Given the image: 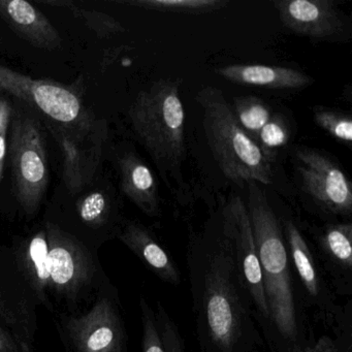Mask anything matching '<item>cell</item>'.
Wrapping results in <instances>:
<instances>
[{"mask_svg":"<svg viewBox=\"0 0 352 352\" xmlns=\"http://www.w3.org/2000/svg\"><path fill=\"white\" fill-rule=\"evenodd\" d=\"M274 6L283 25L294 34L329 40L343 32V16L331 0H279Z\"/></svg>","mask_w":352,"mask_h":352,"instance_id":"15","label":"cell"},{"mask_svg":"<svg viewBox=\"0 0 352 352\" xmlns=\"http://www.w3.org/2000/svg\"><path fill=\"white\" fill-rule=\"evenodd\" d=\"M0 18L32 47L54 51L63 46L58 30L43 12L25 0H0Z\"/></svg>","mask_w":352,"mask_h":352,"instance_id":"17","label":"cell"},{"mask_svg":"<svg viewBox=\"0 0 352 352\" xmlns=\"http://www.w3.org/2000/svg\"><path fill=\"white\" fill-rule=\"evenodd\" d=\"M245 203L269 310L265 344L272 352H300L312 340L309 338L306 313L288 254L282 219L256 183L248 184Z\"/></svg>","mask_w":352,"mask_h":352,"instance_id":"2","label":"cell"},{"mask_svg":"<svg viewBox=\"0 0 352 352\" xmlns=\"http://www.w3.org/2000/svg\"><path fill=\"white\" fill-rule=\"evenodd\" d=\"M127 114L135 137L160 173L178 177L185 155V112L178 83L153 82L138 94Z\"/></svg>","mask_w":352,"mask_h":352,"instance_id":"3","label":"cell"},{"mask_svg":"<svg viewBox=\"0 0 352 352\" xmlns=\"http://www.w3.org/2000/svg\"><path fill=\"white\" fill-rule=\"evenodd\" d=\"M0 92L25 102L43 117L44 122L77 126L96 117L86 108L81 94L74 86L32 79L5 65H0Z\"/></svg>","mask_w":352,"mask_h":352,"instance_id":"9","label":"cell"},{"mask_svg":"<svg viewBox=\"0 0 352 352\" xmlns=\"http://www.w3.org/2000/svg\"><path fill=\"white\" fill-rule=\"evenodd\" d=\"M315 255L338 296L352 294V224L333 222L313 232Z\"/></svg>","mask_w":352,"mask_h":352,"instance_id":"14","label":"cell"},{"mask_svg":"<svg viewBox=\"0 0 352 352\" xmlns=\"http://www.w3.org/2000/svg\"><path fill=\"white\" fill-rule=\"evenodd\" d=\"M77 212L81 221L88 228H104L110 220V199L102 191H92L79 199Z\"/></svg>","mask_w":352,"mask_h":352,"instance_id":"27","label":"cell"},{"mask_svg":"<svg viewBox=\"0 0 352 352\" xmlns=\"http://www.w3.org/2000/svg\"><path fill=\"white\" fill-rule=\"evenodd\" d=\"M218 75L238 85L256 86L269 89H300L313 83L307 74L289 67L261 65H226Z\"/></svg>","mask_w":352,"mask_h":352,"instance_id":"19","label":"cell"},{"mask_svg":"<svg viewBox=\"0 0 352 352\" xmlns=\"http://www.w3.org/2000/svg\"><path fill=\"white\" fill-rule=\"evenodd\" d=\"M296 170L302 190L327 215L350 218L352 185L339 164L327 154L308 147L296 150Z\"/></svg>","mask_w":352,"mask_h":352,"instance_id":"11","label":"cell"},{"mask_svg":"<svg viewBox=\"0 0 352 352\" xmlns=\"http://www.w3.org/2000/svg\"><path fill=\"white\" fill-rule=\"evenodd\" d=\"M197 102L203 113L208 144L224 176L240 186L272 184V162L241 129L222 90L205 87L197 94Z\"/></svg>","mask_w":352,"mask_h":352,"instance_id":"4","label":"cell"},{"mask_svg":"<svg viewBox=\"0 0 352 352\" xmlns=\"http://www.w3.org/2000/svg\"><path fill=\"white\" fill-rule=\"evenodd\" d=\"M59 331L69 352H127V336L116 289L107 282L82 315H63Z\"/></svg>","mask_w":352,"mask_h":352,"instance_id":"7","label":"cell"},{"mask_svg":"<svg viewBox=\"0 0 352 352\" xmlns=\"http://www.w3.org/2000/svg\"><path fill=\"white\" fill-rule=\"evenodd\" d=\"M232 113L241 129L256 143L257 135L273 117L271 107L257 96H239L232 100Z\"/></svg>","mask_w":352,"mask_h":352,"instance_id":"23","label":"cell"},{"mask_svg":"<svg viewBox=\"0 0 352 352\" xmlns=\"http://www.w3.org/2000/svg\"><path fill=\"white\" fill-rule=\"evenodd\" d=\"M1 40H3V38H1V36H0V42H1Z\"/></svg>","mask_w":352,"mask_h":352,"instance_id":"31","label":"cell"},{"mask_svg":"<svg viewBox=\"0 0 352 352\" xmlns=\"http://www.w3.org/2000/svg\"><path fill=\"white\" fill-rule=\"evenodd\" d=\"M219 217L232 239L239 267L250 294L257 322L265 343L269 336V310L263 289L258 254L244 199L239 195L230 197L220 210Z\"/></svg>","mask_w":352,"mask_h":352,"instance_id":"12","label":"cell"},{"mask_svg":"<svg viewBox=\"0 0 352 352\" xmlns=\"http://www.w3.org/2000/svg\"><path fill=\"white\" fill-rule=\"evenodd\" d=\"M140 309L143 352H186L180 329L162 302L153 308L142 296Z\"/></svg>","mask_w":352,"mask_h":352,"instance_id":"21","label":"cell"},{"mask_svg":"<svg viewBox=\"0 0 352 352\" xmlns=\"http://www.w3.org/2000/svg\"><path fill=\"white\" fill-rule=\"evenodd\" d=\"M281 219L284 238L305 313H310L317 324L333 331L343 312L344 306L340 304L337 294L302 230L294 219Z\"/></svg>","mask_w":352,"mask_h":352,"instance_id":"8","label":"cell"},{"mask_svg":"<svg viewBox=\"0 0 352 352\" xmlns=\"http://www.w3.org/2000/svg\"><path fill=\"white\" fill-rule=\"evenodd\" d=\"M118 3L147 11L187 15L213 13L223 10L228 6L226 0H126Z\"/></svg>","mask_w":352,"mask_h":352,"instance_id":"24","label":"cell"},{"mask_svg":"<svg viewBox=\"0 0 352 352\" xmlns=\"http://www.w3.org/2000/svg\"><path fill=\"white\" fill-rule=\"evenodd\" d=\"M0 352H32L5 324L0 322Z\"/></svg>","mask_w":352,"mask_h":352,"instance_id":"30","label":"cell"},{"mask_svg":"<svg viewBox=\"0 0 352 352\" xmlns=\"http://www.w3.org/2000/svg\"><path fill=\"white\" fill-rule=\"evenodd\" d=\"M38 3L56 9L67 10L100 38H111L126 30L123 24L113 16L94 10L83 9L72 0H38Z\"/></svg>","mask_w":352,"mask_h":352,"instance_id":"22","label":"cell"},{"mask_svg":"<svg viewBox=\"0 0 352 352\" xmlns=\"http://www.w3.org/2000/svg\"><path fill=\"white\" fill-rule=\"evenodd\" d=\"M8 155L16 199L24 213L34 215L44 199L50 176L46 143L40 121L16 107L10 123Z\"/></svg>","mask_w":352,"mask_h":352,"instance_id":"5","label":"cell"},{"mask_svg":"<svg viewBox=\"0 0 352 352\" xmlns=\"http://www.w3.org/2000/svg\"><path fill=\"white\" fill-rule=\"evenodd\" d=\"M13 108V104L7 96H0V186L3 183V170L8 156V135Z\"/></svg>","mask_w":352,"mask_h":352,"instance_id":"29","label":"cell"},{"mask_svg":"<svg viewBox=\"0 0 352 352\" xmlns=\"http://www.w3.org/2000/svg\"><path fill=\"white\" fill-rule=\"evenodd\" d=\"M186 265L201 352L263 351L254 306L219 215L190 234Z\"/></svg>","mask_w":352,"mask_h":352,"instance_id":"1","label":"cell"},{"mask_svg":"<svg viewBox=\"0 0 352 352\" xmlns=\"http://www.w3.org/2000/svg\"><path fill=\"white\" fill-rule=\"evenodd\" d=\"M13 263L32 290L36 302L54 311L49 269L48 236L45 226L18 245L14 252Z\"/></svg>","mask_w":352,"mask_h":352,"instance_id":"16","label":"cell"},{"mask_svg":"<svg viewBox=\"0 0 352 352\" xmlns=\"http://www.w3.org/2000/svg\"><path fill=\"white\" fill-rule=\"evenodd\" d=\"M118 166L121 190L125 197L146 215H160L157 183L149 166L133 152L123 154Z\"/></svg>","mask_w":352,"mask_h":352,"instance_id":"20","label":"cell"},{"mask_svg":"<svg viewBox=\"0 0 352 352\" xmlns=\"http://www.w3.org/2000/svg\"><path fill=\"white\" fill-rule=\"evenodd\" d=\"M314 120L333 139L345 145H351L352 120L349 114L331 109L317 108L314 110Z\"/></svg>","mask_w":352,"mask_h":352,"instance_id":"28","label":"cell"},{"mask_svg":"<svg viewBox=\"0 0 352 352\" xmlns=\"http://www.w3.org/2000/svg\"><path fill=\"white\" fill-rule=\"evenodd\" d=\"M331 331L333 336H320L300 352H352L351 300L344 305L343 312Z\"/></svg>","mask_w":352,"mask_h":352,"instance_id":"25","label":"cell"},{"mask_svg":"<svg viewBox=\"0 0 352 352\" xmlns=\"http://www.w3.org/2000/svg\"><path fill=\"white\" fill-rule=\"evenodd\" d=\"M63 153V179L72 195L81 192L94 180L108 141V123L94 118L77 126L44 122Z\"/></svg>","mask_w":352,"mask_h":352,"instance_id":"10","label":"cell"},{"mask_svg":"<svg viewBox=\"0 0 352 352\" xmlns=\"http://www.w3.org/2000/svg\"><path fill=\"white\" fill-rule=\"evenodd\" d=\"M289 125L283 115L274 114L257 135L256 144L270 162L275 160L277 151L287 145Z\"/></svg>","mask_w":352,"mask_h":352,"instance_id":"26","label":"cell"},{"mask_svg":"<svg viewBox=\"0 0 352 352\" xmlns=\"http://www.w3.org/2000/svg\"><path fill=\"white\" fill-rule=\"evenodd\" d=\"M34 294L13 261L0 259V322L32 351L36 331Z\"/></svg>","mask_w":352,"mask_h":352,"instance_id":"13","label":"cell"},{"mask_svg":"<svg viewBox=\"0 0 352 352\" xmlns=\"http://www.w3.org/2000/svg\"><path fill=\"white\" fill-rule=\"evenodd\" d=\"M48 236L49 269L53 298L69 307L85 302L109 282L90 249L53 222L45 224Z\"/></svg>","mask_w":352,"mask_h":352,"instance_id":"6","label":"cell"},{"mask_svg":"<svg viewBox=\"0 0 352 352\" xmlns=\"http://www.w3.org/2000/svg\"><path fill=\"white\" fill-rule=\"evenodd\" d=\"M117 236L158 279L170 285H180L182 281L180 270L172 255L147 226L140 222L129 221L123 226Z\"/></svg>","mask_w":352,"mask_h":352,"instance_id":"18","label":"cell"}]
</instances>
